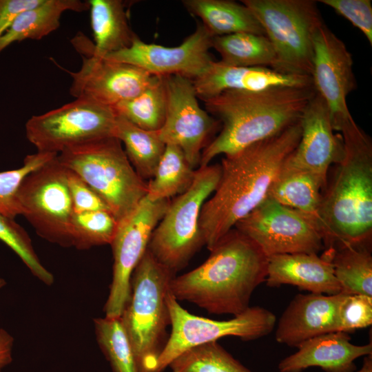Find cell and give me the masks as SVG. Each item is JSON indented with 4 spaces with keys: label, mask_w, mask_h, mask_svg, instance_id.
<instances>
[{
    "label": "cell",
    "mask_w": 372,
    "mask_h": 372,
    "mask_svg": "<svg viewBox=\"0 0 372 372\" xmlns=\"http://www.w3.org/2000/svg\"><path fill=\"white\" fill-rule=\"evenodd\" d=\"M301 136L300 120L280 133L222 159L213 195L201 209L199 228L211 250L267 196L269 187Z\"/></svg>",
    "instance_id": "cell-1"
},
{
    "label": "cell",
    "mask_w": 372,
    "mask_h": 372,
    "mask_svg": "<svg viewBox=\"0 0 372 372\" xmlns=\"http://www.w3.org/2000/svg\"><path fill=\"white\" fill-rule=\"evenodd\" d=\"M200 265L170 284L177 300H186L210 313L237 316L249 307L254 290L265 282L268 257L236 228L209 250Z\"/></svg>",
    "instance_id": "cell-2"
},
{
    "label": "cell",
    "mask_w": 372,
    "mask_h": 372,
    "mask_svg": "<svg viewBox=\"0 0 372 372\" xmlns=\"http://www.w3.org/2000/svg\"><path fill=\"white\" fill-rule=\"evenodd\" d=\"M340 132L344 154L327 181L318 213L326 249L371 243L372 141L354 120Z\"/></svg>",
    "instance_id": "cell-3"
},
{
    "label": "cell",
    "mask_w": 372,
    "mask_h": 372,
    "mask_svg": "<svg viewBox=\"0 0 372 372\" xmlns=\"http://www.w3.org/2000/svg\"><path fill=\"white\" fill-rule=\"evenodd\" d=\"M313 86H282L256 92L225 91L204 100L221 130L203 150L199 167L271 138L298 122L315 94Z\"/></svg>",
    "instance_id": "cell-4"
},
{
    "label": "cell",
    "mask_w": 372,
    "mask_h": 372,
    "mask_svg": "<svg viewBox=\"0 0 372 372\" xmlns=\"http://www.w3.org/2000/svg\"><path fill=\"white\" fill-rule=\"evenodd\" d=\"M174 277L148 249L132 272L129 298L120 318L132 348L136 372H155L169 338L166 298Z\"/></svg>",
    "instance_id": "cell-5"
},
{
    "label": "cell",
    "mask_w": 372,
    "mask_h": 372,
    "mask_svg": "<svg viewBox=\"0 0 372 372\" xmlns=\"http://www.w3.org/2000/svg\"><path fill=\"white\" fill-rule=\"evenodd\" d=\"M56 158L104 200L119 223L147 196V183L138 175L116 137L66 148Z\"/></svg>",
    "instance_id": "cell-6"
},
{
    "label": "cell",
    "mask_w": 372,
    "mask_h": 372,
    "mask_svg": "<svg viewBox=\"0 0 372 372\" xmlns=\"http://www.w3.org/2000/svg\"><path fill=\"white\" fill-rule=\"evenodd\" d=\"M221 174L220 164L199 167L189 188L171 200L154 229L147 249L176 273L205 245L199 228L201 209L213 194Z\"/></svg>",
    "instance_id": "cell-7"
},
{
    "label": "cell",
    "mask_w": 372,
    "mask_h": 372,
    "mask_svg": "<svg viewBox=\"0 0 372 372\" xmlns=\"http://www.w3.org/2000/svg\"><path fill=\"white\" fill-rule=\"evenodd\" d=\"M275 50L278 71L310 76L313 39L324 24L316 1L242 0Z\"/></svg>",
    "instance_id": "cell-8"
},
{
    "label": "cell",
    "mask_w": 372,
    "mask_h": 372,
    "mask_svg": "<svg viewBox=\"0 0 372 372\" xmlns=\"http://www.w3.org/2000/svg\"><path fill=\"white\" fill-rule=\"evenodd\" d=\"M166 300L172 331L158 358L155 372H162L178 356L194 347L227 336L254 340L269 335L276 327L274 313L259 306L249 307L227 320H215L189 313L170 291Z\"/></svg>",
    "instance_id": "cell-9"
},
{
    "label": "cell",
    "mask_w": 372,
    "mask_h": 372,
    "mask_svg": "<svg viewBox=\"0 0 372 372\" xmlns=\"http://www.w3.org/2000/svg\"><path fill=\"white\" fill-rule=\"evenodd\" d=\"M117 114L112 107L76 99L60 107L32 116L25 135L37 152L58 154L66 148L114 136Z\"/></svg>",
    "instance_id": "cell-10"
},
{
    "label": "cell",
    "mask_w": 372,
    "mask_h": 372,
    "mask_svg": "<svg viewBox=\"0 0 372 372\" xmlns=\"http://www.w3.org/2000/svg\"><path fill=\"white\" fill-rule=\"evenodd\" d=\"M56 156L23 179L17 199L21 215L40 237L61 247H70L72 202L67 169Z\"/></svg>",
    "instance_id": "cell-11"
},
{
    "label": "cell",
    "mask_w": 372,
    "mask_h": 372,
    "mask_svg": "<svg viewBox=\"0 0 372 372\" xmlns=\"http://www.w3.org/2000/svg\"><path fill=\"white\" fill-rule=\"evenodd\" d=\"M234 228L254 241L268 258L287 254H318L324 248L316 218L267 197Z\"/></svg>",
    "instance_id": "cell-12"
},
{
    "label": "cell",
    "mask_w": 372,
    "mask_h": 372,
    "mask_svg": "<svg viewBox=\"0 0 372 372\" xmlns=\"http://www.w3.org/2000/svg\"><path fill=\"white\" fill-rule=\"evenodd\" d=\"M170 201V199L151 201L145 197L136 208L119 223L110 244L114 259L113 272L104 307L105 317H121L129 298L132 272L147 251L152 234Z\"/></svg>",
    "instance_id": "cell-13"
},
{
    "label": "cell",
    "mask_w": 372,
    "mask_h": 372,
    "mask_svg": "<svg viewBox=\"0 0 372 372\" xmlns=\"http://www.w3.org/2000/svg\"><path fill=\"white\" fill-rule=\"evenodd\" d=\"M165 80L167 107L159 136L165 145L179 147L194 168L220 122L200 107L191 79L174 75Z\"/></svg>",
    "instance_id": "cell-14"
},
{
    "label": "cell",
    "mask_w": 372,
    "mask_h": 372,
    "mask_svg": "<svg viewBox=\"0 0 372 372\" xmlns=\"http://www.w3.org/2000/svg\"><path fill=\"white\" fill-rule=\"evenodd\" d=\"M353 65L344 42L323 24L313 39L311 77L329 110L334 131L353 120L347 101L356 87Z\"/></svg>",
    "instance_id": "cell-15"
},
{
    "label": "cell",
    "mask_w": 372,
    "mask_h": 372,
    "mask_svg": "<svg viewBox=\"0 0 372 372\" xmlns=\"http://www.w3.org/2000/svg\"><path fill=\"white\" fill-rule=\"evenodd\" d=\"M212 37L198 21L194 32L177 46L147 43L136 37L129 48L102 59L131 64L154 76L176 75L192 81L214 61L209 53Z\"/></svg>",
    "instance_id": "cell-16"
},
{
    "label": "cell",
    "mask_w": 372,
    "mask_h": 372,
    "mask_svg": "<svg viewBox=\"0 0 372 372\" xmlns=\"http://www.w3.org/2000/svg\"><path fill=\"white\" fill-rule=\"evenodd\" d=\"M82 60L79 71L65 70L72 78L70 93L112 107L138 95L155 76L126 63L94 56L82 55Z\"/></svg>",
    "instance_id": "cell-17"
},
{
    "label": "cell",
    "mask_w": 372,
    "mask_h": 372,
    "mask_svg": "<svg viewBox=\"0 0 372 372\" xmlns=\"http://www.w3.org/2000/svg\"><path fill=\"white\" fill-rule=\"evenodd\" d=\"M301 136L287 160L293 165L320 176L326 183L332 164L343 157L344 147L341 134H335L329 110L316 92L300 118Z\"/></svg>",
    "instance_id": "cell-18"
},
{
    "label": "cell",
    "mask_w": 372,
    "mask_h": 372,
    "mask_svg": "<svg viewBox=\"0 0 372 372\" xmlns=\"http://www.w3.org/2000/svg\"><path fill=\"white\" fill-rule=\"evenodd\" d=\"M344 295H296L278 322L276 340L297 348L307 340L338 331L339 307Z\"/></svg>",
    "instance_id": "cell-19"
},
{
    "label": "cell",
    "mask_w": 372,
    "mask_h": 372,
    "mask_svg": "<svg viewBox=\"0 0 372 372\" xmlns=\"http://www.w3.org/2000/svg\"><path fill=\"white\" fill-rule=\"evenodd\" d=\"M198 98L204 101L225 91L256 92L269 88L313 86L310 76L282 73L263 67H239L212 61L192 80Z\"/></svg>",
    "instance_id": "cell-20"
},
{
    "label": "cell",
    "mask_w": 372,
    "mask_h": 372,
    "mask_svg": "<svg viewBox=\"0 0 372 372\" xmlns=\"http://www.w3.org/2000/svg\"><path fill=\"white\" fill-rule=\"evenodd\" d=\"M294 353L278 364L280 372H302L317 366L325 372H353L355 360L372 354V342L356 345L347 333L335 331L314 337L301 343Z\"/></svg>",
    "instance_id": "cell-21"
},
{
    "label": "cell",
    "mask_w": 372,
    "mask_h": 372,
    "mask_svg": "<svg viewBox=\"0 0 372 372\" xmlns=\"http://www.w3.org/2000/svg\"><path fill=\"white\" fill-rule=\"evenodd\" d=\"M266 285L278 287L291 285L310 293L335 295L341 287L333 271L331 255L287 254L268 258Z\"/></svg>",
    "instance_id": "cell-22"
},
{
    "label": "cell",
    "mask_w": 372,
    "mask_h": 372,
    "mask_svg": "<svg viewBox=\"0 0 372 372\" xmlns=\"http://www.w3.org/2000/svg\"><path fill=\"white\" fill-rule=\"evenodd\" d=\"M90 23L94 43L84 35L71 41L83 56L104 58L107 54L129 48L137 37L131 30L123 1L89 0Z\"/></svg>",
    "instance_id": "cell-23"
},
{
    "label": "cell",
    "mask_w": 372,
    "mask_h": 372,
    "mask_svg": "<svg viewBox=\"0 0 372 372\" xmlns=\"http://www.w3.org/2000/svg\"><path fill=\"white\" fill-rule=\"evenodd\" d=\"M287 158L273 180L267 197L318 220L327 183L312 172L293 165Z\"/></svg>",
    "instance_id": "cell-24"
},
{
    "label": "cell",
    "mask_w": 372,
    "mask_h": 372,
    "mask_svg": "<svg viewBox=\"0 0 372 372\" xmlns=\"http://www.w3.org/2000/svg\"><path fill=\"white\" fill-rule=\"evenodd\" d=\"M87 1L43 0L37 6L19 14L0 35V52L11 43L25 39H41L56 30L61 14L68 10H89Z\"/></svg>",
    "instance_id": "cell-25"
},
{
    "label": "cell",
    "mask_w": 372,
    "mask_h": 372,
    "mask_svg": "<svg viewBox=\"0 0 372 372\" xmlns=\"http://www.w3.org/2000/svg\"><path fill=\"white\" fill-rule=\"evenodd\" d=\"M186 10L199 18L213 37L238 32L265 35L260 24L242 3L230 0H184Z\"/></svg>",
    "instance_id": "cell-26"
},
{
    "label": "cell",
    "mask_w": 372,
    "mask_h": 372,
    "mask_svg": "<svg viewBox=\"0 0 372 372\" xmlns=\"http://www.w3.org/2000/svg\"><path fill=\"white\" fill-rule=\"evenodd\" d=\"M211 48L218 52L221 57L220 61L225 64L263 67L278 71L275 50L265 35L238 32L213 37Z\"/></svg>",
    "instance_id": "cell-27"
},
{
    "label": "cell",
    "mask_w": 372,
    "mask_h": 372,
    "mask_svg": "<svg viewBox=\"0 0 372 372\" xmlns=\"http://www.w3.org/2000/svg\"><path fill=\"white\" fill-rule=\"evenodd\" d=\"M115 137L123 145L127 157L138 175L144 180H150L166 147L158 130L142 129L117 115Z\"/></svg>",
    "instance_id": "cell-28"
},
{
    "label": "cell",
    "mask_w": 372,
    "mask_h": 372,
    "mask_svg": "<svg viewBox=\"0 0 372 372\" xmlns=\"http://www.w3.org/2000/svg\"><path fill=\"white\" fill-rule=\"evenodd\" d=\"M329 249L341 293L372 297L371 245H347Z\"/></svg>",
    "instance_id": "cell-29"
},
{
    "label": "cell",
    "mask_w": 372,
    "mask_h": 372,
    "mask_svg": "<svg viewBox=\"0 0 372 372\" xmlns=\"http://www.w3.org/2000/svg\"><path fill=\"white\" fill-rule=\"evenodd\" d=\"M195 174L183 151L166 145L153 177L147 183L146 197L156 201L177 196L189 188Z\"/></svg>",
    "instance_id": "cell-30"
},
{
    "label": "cell",
    "mask_w": 372,
    "mask_h": 372,
    "mask_svg": "<svg viewBox=\"0 0 372 372\" xmlns=\"http://www.w3.org/2000/svg\"><path fill=\"white\" fill-rule=\"evenodd\" d=\"M167 107L165 76H155L150 84L136 96L113 107L116 114L136 126L158 131L163 126Z\"/></svg>",
    "instance_id": "cell-31"
},
{
    "label": "cell",
    "mask_w": 372,
    "mask_h": 372,
    "mask_svg": "<svg viewBox=\"0 0 372 372\" xmlns=\"http://www.w3.org/2000/svg\"><path fill=\"white\" fill-rule=\"evenodd\" d=\"M119 221L108 210L73 213L70 226V247L79 250L110 245Z\"/></svg>",
    "instance_id": "cell-32"
},
{
    "label": "cell",
    "mask_w": 372,
    "mask_h": 372,
    "mask_svg": "<svg viewBox=\"0 0 372 372\" xmlns=\"http://www.w3.org/2000/svg\"><path fill=\"white\" fill-rule=\"evenodd\" d=\"M169 367L172 372H251L217 341L185 351Z\"/></svg>",
    "instance_id": "cell-33"
},
{
    "label": "cell",
    "mask_w": 372,
    "mask_h": 372,
    "mask_svg": "<svg viewBox=\"0 0 372 372\" xmlns=\"http://www.w3.org/2000/svg\"><path fill=\"white\" fill-rule=\"evenodd\" d=\"M97 342L113 372H136L132 348L120 318L94 320Z\"/></svg>",
    "instance_id": "cell-34"
},
{
    "label": "cell",
    "mask_w": 372,
    "mask_h": 372,
    "mask_svg": "<svg viewBox=\"0 0 372 372\" xmlns=\"http://www.w3.org/2000/svg\"><path fill=\"white\" fill-rule=\"evenodd\" d=\"M0 240L22 260L34 276L46 285H52L54 276L40 261L25 229L11 219L0 215Z\"/></svg>",
    "instance_id": "cell-35"
},
{
    "label": "cell",
    "mask_w": 372,
    "mask_h": 372,
    "mask_svg": "<svg viewBox=\"0 0 372 372\" xmlns=\"http://www.w3.org/2000/svg\"><path fill=\"white\" fill-rule=\"evenodd\" d=\"M56 155L37 152L27 155L20 167L0 172V215L11 219L21 215L17 194L21 183L30 172L43 166Z\"/></svg>",
    "instance_id": "cell-36"
},
{
    "label": "cell",
    "mask_w": 372,
    "mask_h": 372,
    "mask_svg": "<svg viewBox=\"0 0 372 372\" xmlns=\"http://www.w3.org/2000/svg\"><path fill=\"white\" fill-rule=\"evenodd\" d=\"M372 324V297L345 294L338 311V331L351 333Z\"/></svg>",
    "instance_id": "cell-37"
},
{
    "label": "cell",
    "mask_w": 372,
    "mask_h": 372,
    "mask_svg": "<svg viewBox=\"0 0 372 372\" xmlns=\"http://www.w3.org/2000/svg\"><path fill=\"white\" fill-rule=\"evenodd\" d=\"M358 28L372 45V3L371 0H320Z\"/></svg>",
    "instance_id": "cell-38"
},
{
    "label": "cell",
    "mask_w": 372,
    "mask_h": 372,
    "mask_svg": "<svg viewBox=\"0 0 372 372\" xmlns=\"http://www.w3.org/2000/svg\"><path fill=\"white\" fill-rule=\"evenodd\" d=\"M66 169L68 185L74 213L97 210L110 211L104 200L79 176Z\"/></svg>",
    "instance_id": "cell-39"
},
{
    "label": "cell",
    "mask_w": 372,
    "mask_h": 372,
    "mask_svg": "<svg viewBox=\"0 0 372 372\" xmlns=\"http://www.w3.org/2000/svg\"><path fill=\"white\" fill-rule=\"evenodd\" d=\"M43 0H0V35L22 12L34 8Z\"/></svg>",
    "instance_id": "cell-40"
},
{
    "label": "cell",
    "mask_w": 372,
    "mask_h": 372,
    "mask_svg": "<svg viewBox=\"0 0 372 372\" xmlns=\"http://www.w3.org/2000/svg\"><path fill=\"white\" fill-rule=\"evenodd\" d=\"M14 338L6 329L0 328V372L12 360Z\"/></svg>",
    "instance_id": "cell-41"
},
{
    "label": "cell",
    "mask_w": 372,
    "mask_h": 372,
    "mask_svg": "<svg viewBox=\"0 0 372 372\" xmlns=\"http://www.w3.org/2000/svg\"><path fill=\"white\" fill-rule=\"evenodd\" d=\"M353 372H372V354L364 356L362 367Z\"/></svg>",
    "instance_id": "cell-42"
},
{
    "label": "cell",
    "mask_w": 372,
    "mask_h": 372,
    "mask_svg": "<svg viewBox=\"0 0 372 372\" xmlns=\"http://www.w3.org/2000/svg\"><path fill=\"white\" fill-rule=\"evenodd\" d=\"M6 280L1 277H0V293L3 288L6 286Z\"/></svg>",
    "instance_id": "cell-43"
}]
</instances>
